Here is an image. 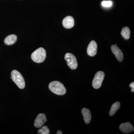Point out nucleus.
Listing matches in <instances>:
<instances>
[{"mask_svg": "<svg viewBox=\"0 0 134 134\" xmlns=\"http://www.w3.org/2000/svg\"><path fill=\"white\" fill-rule=\"evenodd\" d=\"M50 91L56 95L63 96L65 95L66 90L65 86L60 82L54 81L51 82L48 85Z\"/></svg>", "mask_w": 134, "mask_h": 134, "instance_id": "f257e3e1", "label": "nucleus"}, {"mask_svg": "<svg viewBox=\"0 0 134 134\" xmlns=\"http://www.w3.org/2000/svg\"><path fill=\"white\" fill-rule=\"evenodd\" d=\"M46 53L44 48L40 47L34 52L31 55L32 59L37 63H41L45 59Z\"/></svg>", "mask_w": 134, "mask_h": 134, "instance_id": "f03ea898", "label": "nucleus"}, {"mask_svg": "<svg viewBox=\"0 0 134 134\" xmlns=\"http://www.w3.org/2000/svg\"><path fill=\"white\" fill-rule=\"evenodd\" d=\"M11 77L12 81L19 88L23 89L25 87V82L23 77L17 70H13L11 72Z\"/></svg>", "mask_w": 134, "mask_h": 134, "instance_id": "7ed1b4c3", "label": "nucleus"}, {"mask_svg": "<svg viewBox=\"0 0 134 134\" xmlns=\"http://www.w3.org/2000/svg\"><path fill=\"white\" fill-rule=\"evenodd\" d=\"M104 76V73L102 71H99L96 73L92 81V85L93 88L96 89L100 88Z\"/></svg>", "mask_w": 134, "mask_h": 134, "instance_id": "20e7f679", "label": "nucleus"}, {"mask_svg": "<svg viewBox=\"0 0 134 134\" xmlns=\"http://www.w3.org/2000/svg\"><path fill=\"white\" fill-rule=\"evenodd\" d=\"M65 59L69 68L72 70L76 69L77 67V63L76 58L74 54L70 53H67L65 54Z\"/></svg>", "mask_w": 134, "mask_h": 134, "instance_id": "39448f33", "label": "nucleus"}, {"mask_svg": "<svg viewBox=\"0 0 134 134\" xmlns=\"http://www.w3.org/2000/svg\"><path fill=\"white\" fill-rule=\"evenodd\" d=\"M47 121L46 115L44 114L40 113L38 115L35 120L34 125L36 128L41 127Z\"/></svg>", "mask_w": 134, "mask_h": 134, "instance_id": "423d86ee", "label": "nucleus"}, {"mask_svg": "<svg viewBox=\"0 0 134 134\" xmlns=\"http://www.w3.org/2000/svg\"><path fill=\"white\" fill-rule=\"evenodd\" d=\"M97 45L96 41H92L90 43L87 48V52L88 55L90 56H95L97 53Z\"/></svg>", "mask_w": 134, "mask_h": 134, "instance_id": "0eeeda50", "label": "nucleus"}, {"mask_svg": "<svg viewBox=\"0 0 134 134\" xmlns=\"http://www.w3.org/2000/svg\"><path fill=\"white\" fill-rule=\"evenodd\" d=\"M111 50L116 59L119 62H122L123 60V54L121 50L117 46L112 45L111 46Z\"/></svg>", "mask_w": 134, "mask_h": 134, "instance_id": "6e6552de", "label": "nucleus"}, {"mask_svg": "<svg viewBox=\"0 0 134 134\" xmlns=\"http://www.w3.org/2000/svg\"><path fill=\"white\" fill-rule=\"evenodd\" d=\"M121 131L125 133H129L134 131V128L132 124L129 122L122 123L119 127Z\"/></svg>", "mask_w": 134, "mask_h": 134, "instance_id": "1a4fd4ad", "label": "nucleus"}, {"mask_svg": "<svg viewBox=\"0 0 134 134\" xmlns=\"http://www.w3.org/2000/svg\"><path fill=\"white\" fill-rule=\"evenodd\" d=\"M63 26L67 29H70L74 26L75 22L74 18L71 16H67L63 20Z\"/></svg>", "mask_w": 134, "mask_h": 134, "instance_id": "9d476101", "label": "nucleus"}, {"mask_svg": "<svg viewBox=\"0 0 134 134\" xmlns=\"http://www.w3.org/2000/svg\"><path fill=\"white\" fill-rule=\"evenodd\" d=\"M82 113L83 116L84 120L86 124H89L91 119V114L89 109L84 108L82 109Z\"/></svg>", "mask_w": 134, "mask_h": 134, "instance_id": "9b49d317", "label": "nucleus"}, {"mask_svg": "<svg viewBox=\"0 0 134 134\" xmlns=\"http://www.w3.org/2000/svg\"><path fill=\"white\" fill-rule=\"evenodd\" d=\"M16 40V36L14 34H11L6 37L4 40V43L7 45L10 46L15 44Z\"/></svg>", "mask_w": 134, "mask_h": 134, "instance_id": "f8f14e48", "label": "nucleus"}, {"mask_svg": "<svg viewBox=\"0 0 134 134\" xmlns=\"http://www.w3.org/2000/svg\"><path fill=\"white\" fill-rule=\"evenodd\" d=\"M120 107V102H117L113 104L109 113L110 116H112L114 115L117 110L119 109Z\"/></svg>", "mask_w": 134, "mask_h": 134, "instance_id": "ddd939ff", "label": "nucleus"}, {"mask_svg": "<svg viewBox=\"0 0 134 134\" xmlns=\"http://www.w3.org/2000/svg\"><path fill=\"white\" fill-rule=\"evenodd\" d=\"M121 36L126 40H128L130 37V30L128 27H124L122 29L121 33Z\"/></svg>", "mask_w": 134, "mask_h": 134, "instance_id": "4468645a", "label": "nucleus"}, {"mask_svg": "<svg viewBox=\"0 0 134 134\" xmlns=\"http://www.w3.org/2000/svg\"><path fill=\"white\" fill-rule=\"evenodd\" d=\"M38 133L39 134H49L50 130L47 126H44L38 130Z\"/></svg>", "mask_w": 134, "mask_h": 134, "instance_id": "2eb2a0df", "label": "nucleus"}, {"mask_svg": "<svg viewBox=\"0 0 134 134\" xmlns=\"http://www.w3.org/2000/svg\"><path fill=\"white\" fill-rule=\"evenodd\" d=\"M112 5V2L111 1H104L102 2V6L104 7H111Z\"/></svg>", "mask_w": 134, "mask_h": 134, "instance_id": "dca6fc26", "label": "nucleus"}, {"mask_svg": "<svg viewBox=\"0 0 134 134\" xmlns=\"http://www.w3.org/2000/svg\"><path fill=\"white\" fill-rule=\"evenodd\" d=\"M129 86L132 88L131 89V92H134V82H132L130 84Z\"/></svg>", "mask_w": 134, "mask_h": 134, "instance_id": "f3484780", "label": "nucleus"}, {"mask_svg": "<svg viewBox=\"0 0 134 134\" xmlns=\"http://www.w3.org/2000/svg\"><path fill=\"white\" fill-rule=\"evenodd\" d=\"M62 133L63 132L62 131H60L59 130H58V132L56 133L57 134H62Z\"/></svg>", "mask_w": 134, "mask_h": 134, "instance_id": "a211bd4d", "label": "nucleus"}]
</instances>
